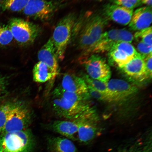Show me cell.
<instances>
[{
    "label": "cell",
    "mask_w": 152,
    "mask_h": 152,
    "mask_svg": "<svg viewBox=\"0 0 152 152\" xmlns=\"http://www.w3.org/2000/svg\"><path fill=\"white\" fill-rule=\"evenodd\" d=\"M120 69L127 76L136 80L142 81L148 79L145 62L143 58L139 54Z\"/></svg>",
    "instance_id": "9a60e30c"
},
{
    "label": "cell",
    "mask_w": 152,
    "mask_h": 152,
    "mask_svg": "<svg viewBox=\"0 0 152 152\" xmlns=\"http://www.w3.org/2000/svg\"><path fill=\"white\" fill-rule=\"evenodd\" d=\"M38 58L39 61L44 63L50 68L56 77L58 72V58L52 37L40 49Z\"/></svg>",
    "instance_id": "4fadbf2b"
},
{
    "label": "cell",
    "mask_w": 152,
    "mask_h": 152,
    "mask_svg": "<svg viewBox=\"0 0 152 152\" xmlns=\"http://www.w3.org/2000/svg\"><path fill=\"white\" fill-rule=\"evenodd\" d=\"M54 113L59 117L74 120L91 109L87 101L75 102L54 97L52 101Z\"/></svg>",
    "instance_id": "8992f818"
},
{
    "label": "cell",
    "mask_w": 152,
    "mask_h": 152,
    "mask_svg": "<svg viewBox=\"0 0 152 152\" xmlns=\"http://www.w3.org/2000/svg\"><path fill=\"white\" fill-rule=\"evenodd\" d=\"M138 54L136 49L130 43L120 42L110 49L108 56L111 64L121 68Z\"/></svg>",
    "instance_id": "30bf717a"
},
{
    "label": "cell",
    "mask_w": 152,
    "mask_h": 152,
    "mask_svg": "<svg viewBox=\"0 0 152 152\" xmlns=\"http://www.w3.org/2000/svg\"><path fill=\"white\" fill-rule=\"evenodd\" d=\"M53 96L60 97L75 102L87 101L90 96L89 94H79L63 90L60 86L57 87L53 92Z\"/></svg>",
    "instance_id": "7402d4cb"
},
{
    "label": "cell",
    "mask_w": 152,
    "mask_h": 152,
    "mask_svg": "<svg viewBox=\"0 0 152 152\" xmlns=\"http://www.w3.org/2000/svg\"><path fill=\"white\" fill-rule=\"evenodd\" d=\"M96 1H102V0H96Z\"/></svg>",
    "instance_id": "836d02e7"
},
{
    "label": "cell",
    "mask_w": 152,
    "mask_h": 152,
    "mask_svg": "<svg viewBox=\"0 0 152 152\" xmlns=\"http://www.w3.org/2000/svg\"><path fill=\"white\" fill-rule=\"evenodd\" d=\"M31 121L29 110L24 104L18 103L11 112L1 134L26 130Z\"/></svg>",
    "instance_id": "52a82bcc"
},
{
    "label": "cell",
    "mask_w": 152,
    "mask_h": 152,
    "mask_svg": "<svg viewBox=\"0 0 152 152\" xmlns=\"http://www.w3.org/2000/svg\"><path fill=\"white\" fill-rule=\"evenodd\" d=\"M8 25L14 39L22 46L32 45L41 32L39 26L21 18L11 19Z\"/></svg>",
    "instance_id": "277c9868"
},
{
    "label": "cell",
    "mask_w": 152,
    "mask_h": 152,
    "mask_svg": "<svg viewBox=\"0 0 152 152\" xmlns=\"http://www.w3.org/2000/svg\"><path fill=\"white\" fill-rule=\"evenodd\" d=\"M151 134L134 138L112 152H152Z\"/></svg>",
    "instance_id": "5bb4252c"
},
{
    "label": "cell",
    "mask_w": 152,
    "mask_h": 152,
    "mask_svg": "<svg viewBox=\"0 0 152 152\" xmlns=\"http://www.w3.org/2000/svg\"><path fill=\"white\" fill-rule=\"evenodd\" d=\"M35 145V138L28 129L0 134V152H32Z\"/></svg>",
    "instance_id": "7a4b0ae2"
},
{
    "label": "cell",
    "mask_w": 152,
    "mask_h": 152,
    "mask_svg": "<svg viewBox=\"0 0 152 152\" xmlns=\"http://www.w3.org/2000/svg\"><path fill=\"white\" fill-rule=\"evenodd\" d=\"M83 79L84 80L87 85L90 86L93 88L107 95L108 96L107 83L103 82L97 80L92 79L88 75H85L84 79Z\"/></svg>",
    "instance_id": "484cf974"
},
{
    "label": "cell",
    "mask_w": 152,
    "mask_h": 152,
    "mask_svg": "<svg viewBox=\"0 0 152 152\" xmlns=\"http://www.w3.org/2000/svg\"><path fill=\"white\" fill-rule=\"evenodd\" d=\"M141 2L148 6V7H151L152 0H141Z\"/></svg>",
    "instance_id": "d6a6232c"
},
{
    "label": "cell",
    "mask_w": 152,
    "mask_h": 152,
    "mask_svg": "<svg viewBox=\"0 0 152 152\" xmlns=\"http://www.w3.org/2000/svg\"><path fill=\"white\" fill-rule=\"evenodd\" d=\"M152 46L146 44L140 41H137V52L143 58L152 55Z\"/></svg>",
    "instance_id": "f1b7e54d"
},
{
    "label": "cell",
    "mask_w": 152,
    "mask_h": 152,
    "mask_svg": "<svg viewBox=\"0 0 152 152\" xmlns=\"http://www.w3.org/2000/svg\"><path fill=\"white\" fill-rule=\"evenodd\" d=\"M113 4L134 9L142 4L141 0H110Z\"/></svg>",
    "instance_id": "83f0119b"
},
{
    "label": "cell",
    "mask_w": 152,
    "mask_h": 152,
    "mask_svg": "<svg viewBox=\"0 0 152 152\" xmlns=\"http://www.w3.org/2000/svg\"><path fill=\"white\" fill-rule=\"evenodd\" d=\"M122 42L120 29H113L103 33L91 53L109 52L116 44Z\"/></svg>",
    "instance_id": "e0dca14e"
},
{
    "label": "cell",
    "mask_w": 152,
    "mask_h": 152,
    "mask_svg": "<svg viewBox=\"0 0 152 152\" xmlns=\"http://www.w3.org/2000/svg\"><path fill=\"white\" fill-rule=\"evenodd\" d=\"M13 39L14 37L8 25L0 24V46L8 45Z\"/></svg>",
    "instance_id": "d4e9b609"
},
{
    "label": "cell",
    "mask_w": 152,
    "mask_h": 152,
    "mask_svg": "<svg viewBox=\"0 0 152 152\" xmlns=\"http://www.w3.org/2000/svg\"><path fill=\"white\" fill-rule=\"evenodd\" d=\"M18 104L9 102L0 104V134L2 132L10 115Z\"/></svg>",
    "instance_id": "cb8c5ba5"
},
{
    "label": "cell",
    "mask_w": 152,
    "mask_h": 152,
    "mask_svg": "<svg viewBox=\"0 0 152 152\" xmlns=\"http://www.w3.org/2000/svg\"><path fill=\"white\" fill-rule=\"evenodd\" d=\"M64 90L79 94H88L84 80L75 75L66 74L63 77L60 86Z\"/></svg>",
    "instance_id": "d6986e66"
},
{
    "label": "cell",
    "mask_w": 152,
    "mask_h": 152,
    "mask_svg": "<svg viewBox=\"0 0 152 152\" xmlns=\"http://www.w3.org/2000/svg\"><path fill=\"white\" fill-rule=\"evenodd\" d=\"M152 20L151 7H140L133 12L129 27L134 31H140L149 27Z\"/></svg>",
    "instance_id": "2e32d148"
},
{
    "label": "cell",
    "mask_w": 152,
    "mask_h": 152,
    "mask_svg": "<svg viewBox=\"0 0 152 152\" xmlns=\"http://www.w3.org/2000/svg\"><path fill=\"white\" fill-rule=\"evenodd\" d=\"M83 62L89 77L106 83L110 80L111 70L104 58L99 55L93 54L85 58Z\"/></svg>",
    "instance_id": "9c48e42d"
},
{
    "label": "cell",
    "mask_w": 152,
    "mask_h": 152,
    "mask_svg": "<svg viewBox=\"0 0 152 152\" xmlns=\"http://www.w3.org/2000/svg\"><path fill=\"white\" fill-rule=\"evenodd\" d=\"M76 18L70 13L63 18L57 24L52 37L58 60L62 61L71 41Z\"/></svg>",
    "instance_id": "3957f363"
},
{
    "label": "cell",
    "mask_w": 152,
    "mask_h": 152,
    "mask_svg": "<svg viewBox=\"0 0 152 152\" xmlns=\"http://www.w3.org/2000/svg\"><path fill=\"white\" fill-rule=\"evenodd\" d=\"M110 102L124 100L135 94L138 91L134 86L123 80L114 79L107 83Z\"/></svg>",
    "instance_id": "8fae6325"
},
{
    "label": "cell",
    "mask_w": 152,
    "mask_h": 152,
    "mask_svg": "<svg viewBox=\"0 0 152 152\" xmlns=\"http://www.w3.org/2000/svg\"><path fill=\"white\" fill-rule=\"evenodd\" d=\"M8 81L6 77L0 74V99L6 94Z\"/></svg>",
    "instance_id": "4dcf8cb0"
},
{
    "label": "cell",
    "mask_w": 152,
    "mask_h": 152,
    "mask_svg": "<svg viewBox=\"0 0 152 152\" xmlns=\"http://www.w3.org/2000/svg\"><path fill=\"white\" fill-rule=\"evenodd\" d=\"M104 15L94 14L85 21L79 34V48L86 54L91 53L107 23Z\"/></svg>",
    "instance_id": "6da1fadb"
},
{
    "label": "cell",
    "mask_w": 152,
    "mask_h": 152,
    "mask_svg": "<svg viewBox=\"0 0 152 152\" xmlns=\"http://www.w3.org/2000/svg\"><path fill=\"white\" fill-rule=\"evenodd\" d=\"M33 80L38 83H44L54 79V74L44 63L39 61L34 66L33 71Z\"/></svg>",
    "instance_id": "44dd1931"
},
{
    "label": "cell",
    "mask_w": 152,
    "mask_h": 152,
    "mask_svg": "<svg viewBox=\"0 0 152 152\" xmlns=\"http://www.w3.org/2000/svg\"><path fill=\"white\" fill-rule=\"evenodd\" d=\"M74 120L78 125L77 140L82 144L90 143L100 132L98 116L92 107Z\"/></svg>",
    "instance_id": "5b68a950"
},
{
    "label": "cell",
    "mask_w": 152,
    "mask_h": 152,
    "mask_svg": "<svg viewBox=\"0 0 152 152\" xmlns=\"http://www.w3.org/2000/svg\"><path fill=\"white\" fill-rule=\"evenodd\" d=\"M47 127L64 137L71 140H77L78 125L75 120L56 121Z\"/></svg>",
    "instance_id": "ac0fdd59"
},
{
    "label": "cell",
    "mask_w": 152,
    "mask_h": 152,
    "mask_svg": "<svg viewBox=\"0 0 152 152\" xmlns=\"http://www.w3.org/2000/svg\"><path fill=\"white\" fill-rule=\"evenodd\" d=\"M29 0H0V10L3 11H23Z\"/></svg>",
    "instance_id": "603a6c76"
},
{
    "label": "cell",
    "mask_w": 152,
    "mask_h": 152,
    "mask_svg": "<svg viewBox=\"0 0 152 152\" xmlns=\"http://www.w3.org/2000/svg\"><path fill=\"white\" fill-rule=\"evenodd\" d=\"M87 85L88 94L90 96L97 100L110 102L109 98L107 95L96 90L90 86Z\"/></svg>",
    "instance_id": "f546056e"
},
{
    "label": "cell",
    "mask_w": 152,
    "mask_h": 152,
    "mask_svg": "<svg viewBox=\"0 0 152 152\" xmlns=\"http://www.w3.org/2000/svg\"><path fill=\"white\" fill-rule=\"evenodd\" d=\"M151 26L140 30L135 34L134 38L137 41H140L148 45L152 46Z\"/></svg>",
    "instance_id": "4316f807"
},
{
    "label": "cell",
    "mask_w": 152,
    "mask_h": 152,
    "mask_svg": "<svg viewBox=\"0 0 152 152\" xmlns=\"http://www.w3.org/2000/svg\"><path fill=\"white\" fill-rule=\"evenodd\" d=\"M103 12L108 20L125 26L130 23L134 12L133 9L114 4L104 6Z\"/></svg>",
    "instance_id": "7c38bea8"
},
{
    "label": "cell",
    "mask_w": 152,
    "mask_h": 152,
    "mask_svg": "<svg viewBox=\"0 0 152 152\" xmlns=\"http://www.w3.org/2000/svg\"><path fill=\"white\" fill-rule=\"evenodd\" d=\"M145 62L146 74L148 79H151L152 77V55L144 59Z\"/></svg>",
    "instance_id": "1f68e13d"
},
{
    "label": "cell",
    "mask_w": 152,
    "mask_h": 152,
    "mask_svg": "<svg viewBox=\"0 0 152 152\" xmlns=\"http://www.w3.org/2000/svg\"><path fill=\"white\" fill-rule=\"evenodd\" d=\"M58 3L46 0H29L23 10L28 16L43 21L50 20L58 9Z\"/></svg>",
    "instance_id": "ba28073f"
},
{
    "label": "cell",
    "mask_w": 152,
    "mask_h": 152,
    "mask_svg": "<svg viewBox=\"0 0 152 152\" xmlns=\"http://www.w3.org/2000/svg\"><path fill=\"white\" fill-rule=\"evenodd\" d=\"M48 152H78L72 140L62 137H50L47 138Z\"/></svg>",
    "instance_id": "ffe728a7"
}]
</instances>
